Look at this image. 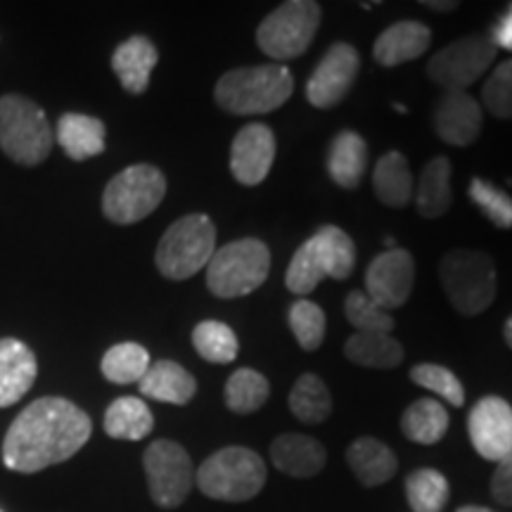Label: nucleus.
Listing matches in <instances>:
<instances>
[{
  "mask_svg": "<svg viewBox=\"0 0 512 512\" xmlns=\"http://www.w3.org/2000/svg\"><path fill=\"white\" fill-rule=\"evenodd\" d=\"M150 368V354L145 347L136 342L114 344V347L102 356L100 370L105 380L114 384H133L140 382Z\"/></svg>",
  "mask_w": 512,
  "mask_h": 512,
  "instance_id": "473e14b6",
  "label": "nucleus"
},
{
  "mask_svg": "<svg viewBox=\"0 0 512 512\" xmlns=\"http://www.w3.org/2000/svg\"><path fill=\"white\" fill-rule=\"evenodd\" d=\"M138 387L140 394L147 396V399L174 403V406L190 403V399L197 392L195 377L174 361L150 363V368H147L143 380L138 382Z\"/></svg>",
  "mask_w": 512,
  "mask_h": 512,
  "instance_id": "5701e85b",
  "label": "nucleus"
},
{
  "mask_svg": "<svg viewBox=\"0 0 512 512\" xmlns=\"http://www.w3.org/2000/svg\"><path fill=\"white\" fill-rule=\"evenodd\" d=\"M491 494L501 505H512V453L498 463L491 477Z\"/></svg>",
  "mask_w": 512,
  "mask_h": 512,
  "instance_id": "a19ab883",
  "label": "nucleus"
},
{
  "mask_svg": "<svg viewBox=\"0 0 512 512\" xmlns=\"http://www.w3.org/2000/svg\"><path fill=\"white\" fill-rule=\"evenodd\" d=\"M271 271L266 242L245 238L216 249L207 264V287L214 297L235 299L259 290Z\"/></svg>",
  "mask_w": 512,
  "mask_h": 512,
  "instance_id": "6e6552de",
  "label": "nucleus"
},
{
  "mask_svg": "<svg viewBox=\"0 0 512 512\" xmlns=\"http://www.w3.org/2000/svg\"><path fill=\"white\" fill-rule=\"evenodd\" d=\"M368 166V145L356 131H342L332 140L328 171L339 188H356Z\"/></svg>",
  "mask_w": 512,
  "mask_h": 512,
  "instance_id": "a878e982",
  "label": "nucleus"
},
{
  "mask_svg": "<svg viewBox=\"0 0 512 512\" xmlns=\"http://www.w3.org/2000/svg\"><path fill=\"white\" fill-rule=\"evenodd\" d=\"M439 278L453 309L463 316H477L496 299V266L489 254L453 249L439 264Z\"/></svg>",
  "mask_w": 512,
  "mask_h": 512,
  "instance_id": "0eeeda50",
  "label": "nucleus"
},
{
  "mask_svg": "<svg viewBox=\"0 0 512 512\" xmlns=\"http://www.w3.org/2000/svg\"><path fill=\"white\" fill-rule=\"evenodd\" d=\"M356 266L354 240L337 226H323L292 256L285 273L287 290L311 294L323 278L347 280Z\"/></svg>",
  "mask_w": 512,
  "mask_h": 512,
  "instance_id": "7ed1b4c3",
  "label": "nucleus"
},
{
  "mask_svg": "<svg viewBox=\"0 0 512 512\" xmlns=\"http://www.w3.org/2000/svg\"><path fill=\"white\" fill-rule=\"evenodd\" d=\"M287 320H290V328L297 337L299 347L304 351H316L325 339V313L316 302L311 299H297L292 304L290 313H287Z\"/></svg>",
  "mask_w": 512,
  "mask_h": 512,
  "instance_id": "c9c22d12",
  "label": "nucleus"
},
{
  "mask_svg": "<svg viewBox=\"0 0 512 512\" xmlns=\"http://www.w3.org/2000/svg\"><path fill=\"white\" fill-rule=\"evenodd\" d=\"M432 31L420 22H396L377 36L373 46V57L382 67H399L403 62L418 60L430 48Z\"/></svg>",
  "mask_w": 512,
  "mask_h": 512,
  "instance_id": "6ab92c4d",
  "label": "nucleus"
},
{
  "mask_svg": "<svg viewBox=\"0 0 512 512\" xmlns=\"http://www.w3.org/2000/svg\"><path fill=\"white\" fill-rule=\"evenodd\" d=\"M361 57L349 43H335L323 60L318 62L316 72L306 81V100L318 110H330L347 98L354 86Z\"/></svg>",
  "mask_w": 512,
  "mask_h": 512,
  "instance_id": "ddd939ff",
  "label": "nucleus"
},
{
  "mask_svg": "<svg viewBox=\"0 0 512 512\" xmlns=\"http://www.w3.org/2000/svg\"><path fill=\"white\" fill-rule=\"evenodd\" d=\"M422 5H425V8H430V10H437V12H451V10L458 8L456 0H451V3H434V0H425Z\"/></svg>",
  "mask_w": 512,
  "mask_h": 512,
  "instance_id": "37998d69",
  "label": "nucleus"
},
{
  "mask_svg": "<svg viewBox=\"0 0 512 512\" xmlns=\"http://www.w3.org/2000/svg\"><path fill=\"white\" fill-rule=\"evenodd\" d=\"M195 482L214 501L242 503L264 489L266 463L245 446H228L209 456L197 470Z\"/></svg>",
  "mask_w": 512,
  "mask_h": 512,
  "instance_id": "39448f33",
  "label": "nucleus"
},
{
  "mask_svg": "<svg viewBox=\"0 0 512 512\" xmlns=\"http://www.w3.org/2000/svg\"><path fill=\"white\" fill-rule=\"evenodd\" d=\"M166 178L157 166L133 164L107 183L102 192V211L112 223L131 226L147 219L162 204Z\"/></svg>",
  "mask_w": 512,
  "mask_h": 512,
  "instance_id": "1a4fd4ad",
  "label": "nucleus"
},
{
  "mask_svg": "<svg viewBox=\"0 0 512 512\" xmlns=\"http://www.w3.org/2000/svg\"><path fill=\"white\" fill-rule=\"evenodd\" d=\"M434 131L448 145H472L482 133V105L467 91H444L434 107Z\"/></svg>",
  "mask_w": 512,
  "mask_h": 512,
  "instance_id": "f3484780",
  "label": "nucleus"
},
{
  "mask_svg": "<svg viewBox=\"0 0 512 512\" xmlns=\"http://www.w3.org/2000/svg\"><path fill=\"white\" fill-rule=\"evenodd\" d=\"M347 463L363 486H380L399 470V460L392 448L373 437L356 439L347 451Z\"/></svg>",
  "mask_w": 512,
  "mask_h": 512,
  "instance_id": "b1692460",
  "label": "nucleus"
},
{
  "mask_svg": "<svg viewBox=\"0 0 512 512\" xmlns=\"http://www.w3.org/2000/svg\"><path fill=\"white\" fill-rule=\"evenodd\" d=\"M57 143L69 159L86 162L105 152V124L88 114L67 112L57 121Z\"/></svg>",
  "mask_w": 512,
  "mask_h": 512,
  "instance_id": "4be33fe9",
  "label": "nucleus"
},
{
  "mask_svg": "<svg viewBox=\"0 0 512 512\" xmlns=\"http://www.w3.org/2000/svg\"><path fill=\"white\" fill-rule=\"evenodd\" d=\"M411 380L420 384L422 389H430L432 394H437L451 406L460 408L465 403V389L463 384L451 370L444 366H437V363H422V366H415L411 370Z\"/></svg>",
  "mask_w": 512,
  "mask_h": 512,
  "instance_id": "4c0bfd02",
  "label": "nucleus"
},
{
  "mask_svg": "<svg viewBox=\"0 0 512 512\" xmlns=\"http://www.w3.org/2000/svg\"><path fill=\"white\" fill-rule=\"evenodd\" d=\"M159 53L147 36H131L114 50L112 69L128 93L140 95L150 86L152 69L157 67Z\"/></svg>",
  "mask_w": 512,
  "mask_h": 512,
  "instance_id": "aec40b11",
  "label": "nucleus"
},
{
  "mask_svg": "<svg viewBox=\"0 0 512 512\" xmlns=\"http://www.w3.org/2000/svg\"><path fill=\"white\" fill-rule=\"evenodd\" d=\"M145 475L152 501L159 508H178L195 484V470L188 451L169 439H159L145 451Z\"/></svg>",
  "mask_w": 512,
  "mask_h": 512,
  "instance_id": "f8f14e48",
  "label": "nucleus"
},
{
  "mask_svg": "<svg viewBox=\"0 0 512 512\" xmlns=\"http://www.w3.org/2000/svg\"><path fill=\"white\" fill-rule=\"evenodd\" d=\"M415 283V261L408 249H387L370 261L366 271V294L384 311L408 302Z\"/></svg>",
  "mask_w": 512,
  "mask_h": 512,
  "instance_id": "4468645a",
  "label": "nucleus"
},
{
  "mask_svg": "<svg viewBox=\"0 0 512 512\" xmlns=\"http://www.w3.org/2000/svg\"><path fill=\"white\" fill-rule=\"evenodd\" d=\"M458 512H494V510L482 508V505H465V508H460Z\"/></svg>",
  "mask_w": 512,
  "mask_h": 512,
  "instance_id": "a18cd8bd",
  "label": "nucleus"
},
{
  "mask_svg": "<svg viewBox=\"0 0 512 512\" xmlns=\"http://www.w3.org/2000/svg\"><path fill=\"white\" fill-rule=\"evenodd\" d=\"M216 252V226L207 214H188L166 228L155 264L169 280H188L207 268Z\"/></svg>",
  "mask_w": 512,
  "mask_h": 512,
  "instance_id": "423d86ee",
  "label": "nucleus"
},
{
  "mask_svg": "<svg viewBox=\"0 0 512 512\" xmlns=\"http://www.w3.org/2000/svg\"><path fill=\"white\" fill-rule=\"evenodd\" d=\"M401 430L415 444L432 446L446 437L448 413L439 401L420 399L406 408L401 418Z\"/></svg>",
  "mask_w": 512,
  "mask_h": 512,
  "instance_id": "c756f323",
  "label": "nucleus"
},
{
  "mask_svg": "<svg viewBox=\"0 0 512 512\" xmlns=\"http://www.w3.org/2000/svg\"><path fill=\"white\" fill-rule=\"evenodd\" d=\"M373 188L377 200L387 204V207L403 209L411 204L415 181L411 174V166H408V159L403 157L401 152H387V155L375 164Z\"/></svg>",
  "mask_w": 512,
  "mask_h": 512,
  "instance_id": "393cba45",
  "label": "nucleus"
},
{
  "mask_svg": "<svg viewBox=\"0 0 512 512\" xmlns=\"http://www.w3.org/2000/svg\"><path fill=\"white\" fill-rule=\"evenodd\" d=\"M55 133L34 100L10 93L0 98V150L12 162L38 166L53 150Z\"/></svg>",
  "mask_w": 512,
  "mask_h": 512,
  "instance_id": "20e7f679",
  "label": "nucleus"
},
{
  "mask_svg": "<svg viewBox=\"0 0 512 512\" xmlns=\"http://www.w3.org/2000/svg\"><path fill=\"white\" fill-rule=\"evenodd\" d=\"M344 313L358 332H384V335H389L394 330V318L389 316V311L375 304L366 292H349L347 302H344Z\"/></svg>",
  "mask_w": 512,
  "mask_h": 512,
  "instance_id": "e433bc0d",
  "label": "nucleus"
},
{
  "mask_svg": "<svg viewBox=\"0 0 512 512\" xmlns=\"http://www.w3.org/2000/svg\"><path fill=\"white\" fill-rule=\"evenodd\" d=\"M275 159V136L264 124H247L230 145V174L242 185L264 183Z\"/></svg>",
  "mask_w": 512,
  "mask_h": 512,
  "instance_id": "dca6fc26",
  "label": "nucleus"
},
{
  "mask_svg": "<svg viewBox=\"0 0 512 512\" xmlns=\"http://www.w3.org/2000/svg\"><path fill=\"white\" fill-rule=\"evenodd\" d=\"M415 207L425 219H439L451 207V162L446 157H434L422 169V176L415 185Z\"/></svg>",
  "mask_w": 512,
  "mask_h": 512,
  "instance_id": "bb28decb",
  "label": "nucleus"
},
{
  "mask_svg": "<svg viewBox=\"0 0 512 512\" xmlns=\"http://www.w3.org/2000/svg\"><path fill=\"white\" fill-rule=\"evenodd\" d=\"M290 411L297 420L306 425H318L328 420L332 413V399L325 382L318 375L306 373L294 382L290 392Z\"/></svg>",
  "mask_w": 512,
  "mask_h": 512,
  "instance_id": "7c9ffc66",
  "label": "nucleus"
},
{
  "mask_svg": "<svg viewBox=\"0 0 512 512\" xmlns=\"http://www.w3.org/2000/svg\"><path fill=\"white\" fill-rule=\"evenodd\" d=\"M192 344L195 351L209 363H233L238 358V337L221 320H202L192 330Z\"/></svg>",
  "mask_w": 512,
  "mask_h": 512,
  "instance_id": "72a5a7b5",
  "label": "nucleus"
},
{
  "mask_svg": "<svg viewBox=\"0 0 512 512\" xmlns=\"http://www.w3.org/2000/svg\"><path fill=\"white\" fill-rule=\"evenodd\" d=\"M320 27V5L313 0H287L256 29V43L271 60L285 62L304 55Z\"/></svg>",
  "mask_w": 512,
  "mask_h": 512,
  "instance_id": "9d476101",
  "label": "nucleus"
},
{
  "mask_svg": "<svg viewBox=\"0 0 512 512\" xmlns=\"http://www.w3.org/2000/svg\"><path fill=\"white\" fill-rule=\"evenodd\" d=\"M91 432V418L76 403L62 396H43L24 408L5 434V467L31 475L64 463L86 446Z\"/></svg>",
  "mask_w": 512,
  "mask_h": 512,
  "instance_id": "f257e3e1",
  "label": "nucleus"
},
{
  "mask_svg": "<svg viewBox=\"0 0 512 512\" xmlns=\"http://www.w3.org/2000/svg\"><path fill=\"white\" fill-rule=\"evenodd\" d=\"M38 375V363L22 339H0V408H8L29 392Z\"/></svg>",
  "mask_w": 512,
  "mask_h": 512,
  "instance_id": "a211bd4d",
  "label": "nucleus"
},
{
  "mask_svg": "<svg viewBox=\"0 0 512 512\" xmlns=\"http://www.w3.org/2000/svg\"><path fill=\"white\" fill-rule=\"evenodd\" d=\"M503 337H505V342H508V347L512 349V316L508 318V323H505V328H503Z\"/></svg>",
  "mask_w": 512,
  "mask_h": 512,
  "instance_id": "c03bdc74",
  "label": "nucleus"
},
{
  "mask_svg": "<svg viewBox=\"0 0 512 512\" xmlns=\"http://www.w3.org/2000/svg\"><path fill=\"white\" fill-rule=\"evenodd\" d=\"M268 394H271V384L259 370L240 368L226 382V406L233 413L247 415L259 411L268 401Z\"/></svg>",
  "mask_w": 512,
  "mask_h": 512,
  "instance_id": "2f4dec72",
  "label": "nucleus"
},
{
  "mask_svg": "<svg viewBox=\"0 0 512 512\" xmlns=\"http://www.w3.org/2000/svg\"><path fill=\"white\" fill-rule=\"evenodd\" d=\"M496 53L489 34L465 36L441 48L427 64V74L444 91H467L494 64Z\"/></svg>",
  "mask_w": 512,
  "mask_h": 512,
  "instance_id": "9b49d317",
  "label": "nucleus"
},
{
  "mask_svg": "<svg viewBox=\"0 0 512 512\" xmlns=\"http://www.w3.org/2000/svg\"><path fill=\"white\" fill-rule=\"evenodd\" d=\"M292 91L294 76L285 64H256L223 74L214 88V98L228 114L252 117L283 107Z\"/></svg>",
  "mask_w": 512,
  "mask_h": 512,
  "instance_id": "f03ea898",
  "label": "nucleus"
},
{
  "mask_svg": "<svg viewBox=\"0 0 512 512\" xmlns=\"http://www.w3.org/2000/svg\"><path fill=\"white\" fill-rule=\"evenodd\" d=\"M406 496L413 512H441L448 503L446 477L430 467L415 470L406 479Z\"/></svg>",
  "mask_w": 512,
  "mask_h": 512,
  "instance_id": "f704fd0d",
  "label": "nucleus"
},
{
  "mask_svg": "<svg viewBox=\"0 0 512 512\" xmlns=\"http://www.w3.org/2000/svg\"><path fill=\"white\" fill-rule=\"evenodd\" d=\"M467 432L475 451L486 460L501 463L512 453V408L501 396H484L467 418Z\"/></svg>",
  "mask_w": 512,
  "mask_h": 512,
  "instance_id": "2eb2a0df",
  "label": "nucleus"
},
{
  "mask_svg": "<svg viewBox=\"0 0 512 512\" xmlns=\"http://www.w3.org/2000/svg\"><path fill=\"white\" fill-rule=\"evenodd\" d=\"M484 107L498 119H512V60H505L491 72L482 88Z\"/></svg>",
  "mask_w": 512,
  "mask_h": 512,
  "instance_id": "ea45409f",
  "label": "nucleus"
},
{
  "mask_svg": "<svg viewBox=\"0 0 512 512\" xmlns=\"http://www.w3.org/2000/svg\"><path fill=\"white\" fill-rule=\"evenodd\" d=\"M470 200L484 211L496 228H512V197L484 178H472Z\"/></svg>",
  "mask_w": 512,
  "mask_h": 512,
  "instance_id": "58836bf2",
  "label": "nucleus"
},
{
  "mask_svg": "<svg viewBox=\"0 0 512 512\" xmlns=\"http://www.w3.org/2000/svg\"><path fill=\"white\" fill-rule=\"evenodd\" d=\"M271 460L283 475L313 477L325 467V448L306 434H280L271 446Z\"/></svg>",
  "mask_w": 512,
  "mask_h": 512,
  "instance_id": "412c9836",
  "label": "nucleus"
},
{
  "mask_svg": "<svg viewBox=\"0 0 512 512\" xmlns=\"http://www.w3.org/2000/svg\"><path fill=\"white\" fill-rule=\"evenodd\" d=\"M489 38H491V41H494L496 48L512 50V5H510V10L505 12L501 19H498L496 27L491 29Z\"/></svg>",
  "mask_w": 512,
  "mask_h": 512,
  "instance_id": "79ce46f5",
  "label": "nucleus"
},
{
  "mask_svg": "<svg viewBox=\"0 0 512 512\" xmlns=\"http://www.w3.org/2000/svg\"><path fill=\"white\" fill-rule=\"evenodd\" d=\"M152 427H155L152 411L138 396H121L105 413V432L112 439L140 441L152 432Z\"/></svg>",
  "mask_w": 512,
  "mask_h": 512,
  "instance_id": "c85d7f7f",
  "label": "nucleus"
},
{
  "mask_svg": "<svg viewBox=\"0 0 512 512\" xmlns=\"http://www.w3.org/2000/svg\"><path fill=\"white\" fill-rule=\"evenodd\" d=\"M344 354L356 366L377 370H392L403 361V347L384 332H356L344 344Z\"/></svg>",
  "mask_w": 512,
  "mask_h": 512,
  "instance_id": "cd10ccee",
  "label": "nucleus"
}]
</instances>
